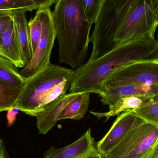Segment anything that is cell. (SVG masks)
I'll return each mask as SVG.
<instances>
[{
	"mask_svg": "<svg viewBox=\"0 0 158 158\" xmlns=\"http://www.w3.org/2000/svg\"><path fill=\"white\" fill-rule=\"evenodd\" d=\"M23 88L12 87L0 82V113L7 111L14 106Z\"/></svg>",
	"mask_w": 158,
	"mask_h": 158,
	"instance_id": "18",
	"label": "cell"
},
{
	"mask_svg": "<svg viewBox=\"0 0 158 158\" xmlns=\"http://www.w3.org/2000/svg\"><path fill=\"white\" fill-rule=\"evenodd\" d=\"M27 12L25 10H15L12 12L25 67L30 63L33 57L31 47Z\"/></svg>",
	"mask_w": 158,
	"mask_h": 158,
	"instance_id": "14",
	"label": "cell"
},
{
	"mask_svg": "<svg viewBox=\"0 0 158 158\" xmlns=\"http://www.w3.org/2000/svg\"><path fill=\"white\" fill-rule=\"evenodd\" d=\"M158 156V139L151 153L147 158H156Z\"/></svg>",
	"mask_w": 158,
	"mask_h": 158,
	"instance_id": "25",
	"label": "cell"
},
{
	"mask_svg": "<svg viewBox=\"0 0 158 158\" xmlns=\"http://www.w3.org/2000/svg\"><path fill=\"white\" fill-rule=\"evenodd\" d=\"M145 122L133 110L125 111L118 115L107 133L96 143L99 154L102 156L107 154L133 128Z\"/></svg>",
	"mask_w": 158,
	"mask_h": 158,
	"instance_id": "9",
	"label": "cell"
},
{
	"mask_svg": "<svg viewBox=\"0 0 158 158\" xmlns=\"http://www.w3.org/2000/svg\"><path fill=\"white\" fill-rule=\"evenodd\" d=\"M158 26L157 0H135L115 36L117 45L155 33Z\"/></svg>",
	"mask_w": 158,
	"mask_h": 158,
	"instance_id": "5",
	"label": "cell"
},
{
	"mask_svg": "<svg viewBox=\"0 0 158 158\" xmlns=\"http://www.w3.org/2000/svg\"><path fill=\"white\" fill-rule=\"evenodd\" d=\"M0 158H9L8 154L3 145L0 146Z\"/></svg>",
	"mask_w": 158,
	"mask_h": 158,
	"instance_id": "26",
	"label": "cell"
},
{
	"mask_svg": "<svg viewBox=\"0 0 158 158\" xmlns=\"http://www.w3.org/2000/svg\"><path fill=\"white\" fill-rule=\"evenodd\" d=\"M74 70L50 63L27 79L14 105L20 111L36 117L48 105L66 94Z\"/></svg>",
	"mask_w": 158,
	"mask_h": 158,
	"instance_id": "3",
	"label": "cell"
},
{
	"mask_svg": "<svg viewBox=\"0 0 158 158\" xmlns=\"http://www.w3.org/2000/svg\"><path fill=\"white\" fill-rule=\"evenodd\" d=\"M151 98L135 96L123 97L119 99L113 105L109 107V110L108 112L101 113L91 111L90 112L98 118L106 117L107 120L110 117L119 115L122 112L136 109L146 104Z\"/></svg>",
	"mask_w": 158,
	"mask_h": 158,
	"instance_id": "15",
	"label": "cell"
},
{
	"mask_svg": "<svg viewBox=\"0 0 158 158\" xmlns=\"http://www.w3.org/2000/svg\"><path fill=\"white\" fill-rule=\"evenodd\" d=\"M28 28L31 53L32 56H33L38 44L40 41L42 32L41 23L37 13L35 14L34 17L28 22Z\"/></svg>",
	"mask_w": 158,
	"mask_h": 158,
	"instance_id": "21",
	"label": "cell"
},
{
	"mask_svg": "<svg viewBox=\"0 0 158 158\" xmlns=\"http://www.w3.org/2000/svg\"><path fill=\"white\" fill-rule=\"evenodd\" d=\"M27 79L20 75L17 68L0 56V82L12 87H23Z\"/></svg>",
	"mask_w": 158,
	"mask_h": 158,
	"instance_id": "17",
	"label": "cell"
},
{
	"mask_svg": "<svg viewBox=\"0 0 158 158\" xmlns=\"http://www.w3.org/2000/svg\"><path fill=\"white\" fill-rule=\"evenodd\" d=\"M60 63L76 69L87 55L92 25L85 16L82 0H58L52 12Z\"/></svg>",
	"mask_w": 158,
	"mask_h": 158,
	"instance_id": "2",
	"label": "cell"
},
{
	"mask_svg": "<svg viewBox=\"0 0 158 158\" xmlns=\"http://www.w3.org/2000/svg\"><path fill=\"white\" fill-rule=\"evenodd\" d=\"M104 2V0H82L85 16L91 25L96 21Z\"/></svg>",
	"mask_w": 158,
	"mask_h": 158,
	"instance_id": "22",
	"label": "cell"
},
{
	"mask_svg": "<svg viewBox=\"0 0 158 158\" xmlns=\"http://www.w3.org/2000/svg\"><path fill=\"white\" fill-rule=\"evenodd\" d=\"M157 41L158 42V35H157Z\"/></svg>",
	"mask_w": 158,
	"mask_h": 158,
	"instance_id": "28",
	"label": "cell"
},
{
	"mask_svg": "<svg viewBox=\"0 0 158 158\" xmlns=\"http://www.w3.org/2000/svg\"><path fill=\"white\" fill-rule=\"evenodd\" d=\"M0 56L9 60L17 68L25 67L16 28L13 19L3 34L0 44Z\"/></svg>",
	"mask_w": 158,
	"mask_h": 158,
	"instance_id": "13",
	"label": "cell"
},
{
	"mask_svg": "<svg viewBox=\"0 0 158 158\" xmlns=\"http://www.w3.org/2000/svg\"><path fill=\"white\" fill-rule=\"evenodd\" d=\"M103 105L111 106L123 97H154L158 95V84H135L104 87L99 93Z\"/></svg>",
	"mask_w": 158,
	"mask_h": 158,
	"instance_id": "11",
	"label": "cell"
},
{
	"mask_svg": "<svg viewBox=\"0 0 158 158\" xmlns=\"http://www.w3.org/2000/svg\"><path fill=\"white\" fill-rule=\"evenodd\" d=\"M12 11H0V44L4 32L12 20Z\"/></svg>",
	"mask_w": 158,
	"mask_h": 158,
	"instance_id": "23",
	"label": "cell"
},
{
	"mask_svg": "<svg viewBox=\"0 0 158 158\" xmlns=\"http://www.w3.org/2000/svg\"><path fill=\"white\" fill-rule=\"evenodd\" d=\"M44 158H102L91 136V129L71 144L57 149L54 147L44 153Z\"/></svg>",
	"mask_w": 158,
	"mask_h": 158,
	"instance_id": "10",
	"label": "cell"
},
{
	"mask_svg": "<svg viewBox=\"0 0 158 158\" xmlns=\"http://www.w3.org/2000/svg\"><path fill=\"white\" fill-rule=\"evenodd\" d=\"M156 158H158V156Z\"/></svg>",
	"mask_w": 158,
	"mask_h": 158,
	"instance_id": "29",
	"label": "cell"
},
{
	"mask_svg": "<svg viewBox=\"0 0 158 158\" xmlns=\"http://www.w3.org/2000/svg\"><path fill=\"white\" fill-rule=\"evenodd\" d=\"M143 83L158 84V61H138L123 67L109 77L103 87Z\"/></svg>",
	"mask_w": 158,
	"mask_h": 158,
	"instance_id": "8",
	"label": "cell"
},
{
	"mask_svg": "<svg viewBox=\"0 0 158 158\" xmlns=\"http://www.w3.org/2000/svg\"><path fill=\"white\" fill-rule=\"evenodd\" d=\"M20 110L17 108L13 107L7 110V115H6V119H7V124L8 126L10 127L12 126L16 120V115L18 114Z\"/></svg>",
	"mask_w": 158,
	"mask_h": 158,
	"instance_id": "24",
	"label": "cell"
},
{
	"mask_svg": "<svg viewBox=\"0 0 158 158\" xmlns=\"http://www.w3.org/2000/svg\"><path fill=\"white\" fill-rule=\"evenodd\" d=\"M144 61H158V42L155 33L119 45L102 56L84 63L74 70L69 93L99 94L105 81L117 70Z\"/></svg>",
	"mask_w": 158,
	"mask_h": 158,
	"instance_id": "1",
	"label": "cell"
},
{
	"mask_svg": "<svg viewBox=\"0 0 158 158\" xmlns=\"http://www.w3.org/2000/svg\"><path fill=\"white\" fill-rule=\"evenodd\" d=\"M42 6V0H0V11H32Z\"/></svg>",
	"mask_w": 158,
	"mask_h": 158,
	"instance_id": "19",
	"label": "cell"
},
{
	"mask_svg": "<svg viewBox=\"0 0 158 158\" xmlns=\"http://www.w3.org/2000/svg\"><path fill=\"white\" fill-rule=\"evenodd\" d=\"M90 93H80L64 109L57 121L66 119L79 120L83 118L90 103Z\"/></svg>",
	"mask_w": 158,
	"mask_h": 158,
	"instance_id": "16",
	"label": "cell"
},
{
	"mask_svg": "<svg viewBox=\"0 0 158 158\" xmlns=\"http://www.w3.org/2000/svg\"><path fill=\"white\" fill-rule=\"evenodd\" d=\"M36 13L41 23L42 36L30 63L19 71L26 79L34 76L51 63V53L56 38L50 7L40 8Z\"/></svg>",
	"mask_w": 158,
	"mask_h": 158,
	"instance_id": "7",
	"label": "cell"
},
{
	"mask_svg": "<svg viewBox=\"0 0 158 158\" xmlns=\"http://www.w3.org/2000/svg\"><path fill=\"white\" fill-rule=\"evenodd\" d=\"M133 111L145 122L158 126V95Z\"/></svg>",
	"mask_w": 158,
	"mask_h": 158,
	"instance_id": "20",
	"label": "cell"
},
{
	"mask_svg": "<svg viewBox=\"0 0 158 158\" xmlns=\"http://www.w3.org/2000/svg\"><path fill=\"white\" fill-rule=\"evenodd\" d=\"M2 145V141L0 138V146Z\"/></svg>",
	"mask_w": 158,
	"mask_h": 158,
	"instance_id": "27",
	"label": "cell"
},
{
	"mask_svg": "<svg viewBox=\"0 0 158 158\" xmlns=\"http://www.w3.org/2000/svg\"><path fill=\"white\" fill-rule=\"evenodd\" d=\"M80 93H69L57 98L36 117L37 126L40 134L46 135L57 122L64 109Z\"/></svg>",
	"mask_w": 158,
	"mask_h": 158,
	"instance_id": "12",
	"label": "cell"
},
{
	"mask_svg": "<svg viewBox=\"0 0 158 158\" xmlns=\"http://www.w3.org/2000/svg\"><path fill=\"white\" fill-rule=\"evenodd\" d=\"M135 0H104L90 38L93 51L89 60H94L117 46L115 38Z\"/></svg>",
	"mask_w": 158,
	"mask_h": 158,
	"instance_id": "4",
	"label": "cell"
},
{
	"mask_svg": "<svg viewBox=\"0 0 158 158\" xmlns=\"http://www.w3.org/2000/svg\"><path fill=\"white\" fill-rule=\"evenodd\" d=\"M158 139V126L145 122L133 128L102 158H147Z\"/></svg>",
	"mask_w": 158,
	"mask_h": 158,
	"instance_id": "6",
	"label": "cell"
}]
</instances>
